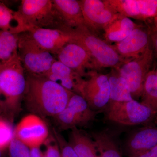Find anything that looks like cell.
Returning <instances> with one entry per match:
<instances>
[{"label":"cell","instance_id":"obj_32","mask_svg":"<svg viewBox=\"0 0 157 157\" xmlns=\"http://www.w3.org/2000/svg\"><path fill=\"white\" fill-rule=\"evenodd\" d=\"M150 35L151 40L155 50L157 52V29L154 26L149 29Z\"/></svg>","mask_w":157,"mask_h":157},{"label":"cell","instance_id":"obj_8","mask_svg":"<svg viewBox=\"0 0 157 157\" xmlns=\"http://www.w3.org/2000/svg\"><path fill=\"white\" fill-rule=\"evenodd\" d=\"M100 112L92 109L82 96L73 93L64 109L53 117L60 128L71 130L90 124Z\"/></svg>","mask_w":157,"mask_h":157},{"label":"cell","instance_id":"obj_36","mask_svg":"<svg viewBox=\"0 0 157 157\" xmlns=\"http://www.w3.org/2000/svg\"><path fill=\"white\" fill-rule=\"evenodd\" d=\"M3 151L4 150L0 149V157H2V156Z\"/></svg>","mask_w":157,"mask_h":157},{"label":"cell","instance_id":"obj_12","mask_svg":"<svg viewBox=\"0 0 157 157\" xmlns=\"http://www.w3.org/2000/svg\"><path fill=\"white\" fill-rule=\"evenodd\" d=\"M49 135L45 121L32 113L23 118L14 129V137L30 148L40 147L46 142Z\"/></svg>","mask_w":157,"mask_h":157},{"label":"cell","instance_id":"obj_35","mask_svg":"<svg viewBox=\"0 0 157 157\" xmlns=\"http://www.w3.org/2000/svg\"><path fill=\"white\" fill-rule=\"evenodd\" d=\"M154 26L157 29V17H155V18L154 19Z\"/></svg>","mask_w":157,"mask_h":157},{"label":"cell","instance_id":"obj_2","mask_svg":"<svg viewBox=\"0 0 157 157\" xmlns=\"http://www.w3.org/2000/svg\"><path fill=\"white\" fill-rule=\"evenodd\" d=\"M25 73L18 55L0 63V94L4 98V108L11 112L18 111L23 99L26 86Z\"/></svg>","mask_w":157,"mask_h":157},{"label":"cell","instance_id":"obj_1","mask_svg":"<svg viewBox=\"0 0 157 157\" xmlns=\"http://www.w3.org/2000/svg\"><path fill=\"white\" fill-rule=\"evenodd\" d=\"M25 75L23 100L31 113L54 117L64 109L74 93L45 77Z\"/></svg>","mask_w":157,"mask_h":157},{"label":"cell","instance_id":"obj_14","mask_svg":"<svg viewBox=\"0 0 157 157\" xmlns=\"http://www.w3.org/2000/svg\"><path fill=\"white\" fill-rule=\"evenodd\" d=\"M26 32L40 47L55 57L61 48L71 41L70 37L60 30L29 27Z\"/></svg>","mask_w":157,"mask_h":157},{"label":"cell","instance_id":"obj_23","mask_svg":"<svg viewBox=\"0 0 157 157\" xmlns=\"http://www.w3.org/2000/svg\"><path fill=\"white\" fill-rule=\"evenodd\" d=\"M0 29V63H5L17 56L18 36Z\"/></svg>","mask_w":157,"mask_h":157},{"label":"cell","instance_id":"obj_3","mask_svg":"<svg viewBox=\"0 0 157 157\" xmlns=\"http://www.w3.org/2000/svg\"><path fill=\"white\" fill-rule=\"evenodd\" d=\"M70 37L71 41L82 45L94 62L98 69L102 68L117 69L124 61L111 44L92 33L86 27L61 30Z\"/></svg>","mask_w":157,"mask_h":157},{"label":"cell","instance_id":"obj_38","mask_svg":"<svg viewBox=\"0 0 157 157\" xmlns=\"http://www.w3.org/2000/svg\"><path fill=\"white\" fill-rule=\"evenodd\" d=\"M2 118V117H1V116H0V118Z\"/></svg>","mask_w":157,"mask_h":157},{"label":"cell","instance_id":"obj_6","mask_svg":"<svg viewBox=\"0 0 157 157\" xmlns=\"http://www.w3.org/2000/svg\"><path fill=\"white\" fill-rule=\"evenodd\" d=\"M157 115L151 108L135 100L126 102H110L107 106V119L122 125L150 124Z\"/></svg>","mask_w":157,"mask_h":157},{"label":"cell","instance_id":"obj_30","mask_svg":"<svg viewBox=\"0 0 157 157\" xmlns=\"http://www.w3.org/2000/svg\"><path fill=\"white\" fill-rule=\"evenodd\" d=\"M45 144L46 145V150L44 152L45 157H62L58 144L55 139L54 142L51 143L48 138Z\"/></svg>","mask_w":157,"mask_h":157},{"label":"cell","instance_id":"obj_17","mask_svg":"<svg viewBox=\"0 0 157 157\" xmlns=\"http://www.w3.org/2000/svg\"><path fill=\"white\" fill-rule=\"evenodd\" d=\"M52 1L66 27L71 29L87 28L78 0Z\"/></svg>","mask_w":157,"mask_h":157},{"label":"cell","instance_id":"obj_10","mask_svg":"<svg viewBox=\"0 0 157 157\" xmlns=\"http://www.w3.org/2000/svg\"><path fill=\"white\" fill-rule=\"evenodd\" d=\"M81 96L94 110L99 111L107 107L110 101V87L107 75L98 71L90 72L84 78Z\"/></svg>","mask_w":157,"mask_h":157},{"label":"cell","instance_id":"obj_33","mask_svg":"<svg viewBox=\"0 0 157 157\" xmlns=\"http://www.w3.org/2000/svg\"><path fill=\"white\" fill-rule=\"evenodd\" d=\"M30 157H45L44 153L42 152L40 147L30 148Z\"/></svg>","mask_w":157,"mask_h":157},{"label":"cell","instance_id":"obj_34","mask_svg":"<svg viewBox=\"0 0 157 157\" xmlns=\"http://www.w3.org/2000/svg\"><path fill=\"white\" fill-rule=\"evenodd\" d=\"M0 107L4 108V104H3V101H2V98H1V94H0Z\"/></svg>","mask_w":157,"mask_h":157},{"label":"cell","instance_id":"obj_21","mask_svg":"<svg viewBox=\"0 0 157 157\" xmlns=\"http://www.w3.org/2000/svg\"><path fill=\"white\" fill-rule=\"evenodd\" d=\"M110 87V102H126L134 100L127 82L119 74L117 70H113L107 75Z\"/></svg>","mask_w":157,"mask_h":157},{"label":"cell","instance_id":"obj_4","mask_svg":"<svg viewBox=\"0 0 157 157\" xmlns=\"http://www.w3.org/2000/svg\"><path fill=\"white\" fill-rule=\"evenodd\" d=\"M17 54L26 75L44 77L50 70L55 56L37 44L27 32L19 34Z\"/></svg>","mask_w":157,"mask_h":157},{"label":"cell","instance_id":"obj_28","mask_svg":"<svg viewBox=\"0 0 157 157\" xmlns=\"http://www.w3.org/2000/svg\"><path fill=\"white\" fill-rule=\"evenodd\" d=\"M9 157H30V148L14 137L9 147Z\"/></svg>","mask_w":157,"mask_h":157},{"label":"cell","instance_id":"obj_15","mask_svg":"<svg viewBox=\"0 0 157 157\" xmlns=\"http://www.w3.org/2000/svg\"><path fill=\"white\" fill-rule=\"evenodd\" d=\"M43 77L56 82L72 92L81 95L84 78L57 59Z\"/></svg>","mask_w":157,"mask_h":157},{"label":"cell","instance_id":"obj_25","mask_svg":"<svg viewBox=\"0 0 157 157\" xmlns=\"http://www.w3.org/2000/svg\"><path fill=\"white\" fill-rule=\"evenodd\" d=\"M105 1L120 15L140 20L137 0H105Z\"/></svg>","mask_w":157,"mask_h":157},{"label":"cell","instance_id":"obj_31","mask_svg":"<svg viewBox=\"0 0 157 157\" xmlns=\"http://www.w3.org/2000/svg\"><path fill=\"white\" fill-rule=\"evenodd\" d=\"M130 157H157V145L142 153Z\"/></svg>","mask_w":157,"mask_h":157},{"label":"cell","instance_id":"obj_13","mask_svg":"<svg viewBox=\"0 0 157 157\" xmlns=\"http://www.w3.org/2000/svg\"><path fill=\"white\" fill-rule=\"evenodd\" d=\"M149 31L137 26L128 37L121 42L111 45L124 61L140 56L150 48Z\"/></svg>","mask_w":157,"mask_h":157},{"label":"cell","instance_id":"obj_19","mask_svg":"<svg viewBox=\"0 0 157 157\" xmlns=\"http://www.w3.org/2000/svg\"><path fill=\"white\" fill-rule=\"evenodd\" d=\"M68 141L78 157H100L93 138L78 128L71 129Z\"/></svg>","mask_w":157,"mask_h":157},{"label":"cell","instance_id":"obj_26","mask_svg":"<svg viewBox=\"0 0 157 157\" xmlns=\"http://www.w3.org/2000/svg\"><path fill=\"white\" fill-rule=\"evenodd\" d=\"M140 20L157 17V0H137Z\"/></svg>","mask_w":157,"mask_h":157},{"label":"cell","instance_id":"obj_29","mask_svg":"<svg viewBox=\"0 0 157 157\" xmlns=\"http://www.w3.org/2000/svg\"><path fill=\"white\" fill-rule=\"evenodd\" d=\"M53 137L56 140L60 151L62 157H78L69 141L55 129L53 128Z\"/></svg>","mask_w":157,"mask_h":157},{"label":"cell","instance_id":"obj_7","mask_svg":"<svg viewBox=\"0 0 157 157\" xmlns=\"http://www.w3.org/2000/svg\"><path fill=\"white\" fill-rule=\"evenodd\" d=\"M153 59V51L149 48L140 56L124 61L115 69L127 82L134 100L141 98L144 84Z\"/></svg>","mask_w":157,"mask_h":157},{"label":"cell","instance_id":"obj_24","mask_svg":"<svg viewBox=\"0 0 157 157\" xmlns=\"http://www.w3.org/2000/svg\"><path fill=\"white\" fill-rule=\"evenodd\" d=\"M141 103L157 113V75L155 70H150L144 84Z\"/></svg>","mask_w":157,"mask_h":157},{"label":"cell","instance_id":"obj_37","mask_svg":"<svg viewBox=\"0 0 157 157\" xmlns=\"http://www.w3.org/2000/svg\"><path fill=\"white\" fill-rule=\"evenodd\" d=\"M155 72L156 74V75H157V67L156 68V69L155 70Z\"/></svg>","mask_w":157,"mask_h":157},{"label":"cell","instance_id":"obj_27","mask_svg":"<svg viewBox=\"0 0 157 157\" xmlns=\"http://www.w3.org/2000/svg\"><path fill=\"white\" fill-rule=\"evenodd\" d=\"M14 137V129L9 122L0 118V149L4 150L8 147Z\"/></svg>","mask_w":157,"mask_h":157},{"label":"cell","instance_id":"obj_20","mask_svg":"<svg viewBox=\"0 0 157 157\" xmlns=\"http://www.w3.org/2000/svg\"><path fill=\"white\" fill-rule=\"evenodd\" d=\"M26 26L18 11L0 2V29L14 34L26 31Z\"/></svg>","mask_w":157,"mask_h":157},{"label":"cell","instance_id":"obj_16","mask_svg":"<svg viewBox=\"0 0 157 157\" xmlns=\"http://www.w3.org/2000/svg\"><path fill=\"white\" fill-rule=\"evenodd\" d=\"M157 145V125L150 124L137 129L129 137L125 151L132 157L151 149Z\"/></svg>","mask_w":157,"mask_h":157},{"label":"cell","instance_id":"obj_5","mask_svg":"<svg viewBox=\"0 0 157 157\" xmlns=\"http://www.w3.org/2000/svg\"><path fill=\"white\" fill-rule=\"evenodd\" d=\"M26 26L63 29L64 24L52 0H22L18 11Z\"/></svg>","mask_w":157,"mask_h":157},{"label":"cell","instance_id":"obj_18","mask_svg":"<svg viewBox=\"0 0 157 157\" xmlns=\"http://www.w3.org/2000/svg\"><path fill=\"white\" fill-rule=\"evenodd\" d=\"M137 26L131 18L120 15L104 30V40L109 44L121 42Z\"/></svg>","mask_w":157,"mask_h":157},{"label":"cell","instance_id":"obj_22","mask_svg":"<svg viewBox=\"0 0 157 157\" xmlns=\"http://www.w3.org/2000/svg\"><path fill=\"white\" fill-rule=\"evenodd\" d=\"M92 136L100 157H123L116 142L108 132H95Z\"/></svg>","mask_w":157,"mask_h":157},{"label":"cell","instance_id":"obj_11","mask_svg":"<svg viewBox=\"0 0 157 157\" xmlns=\"http://www.w3.org/2000/svg\"><path fill=\"white\" fill-rule=\"evenodd\" d=\"M56 59L85 78L90 72L99 70L87 51L77 42L71 41L57 54Z\"/></svg>","mask_w":157,"mask_h":157},{"label":"cell","instance_id":"obj_9","mask_svg":"<svg viewBox=\"0 0 157 157\" xmlns=\"http://www.w3.org/2000/svg\"><path fill=\"white\" fill-rule=\"evenodd\" d=\"M86 25L93 34L104 32L120 14L117 13L105 0H78Z\"/></svg>","mask_w":157,"mask_h":157}]
</instances>
